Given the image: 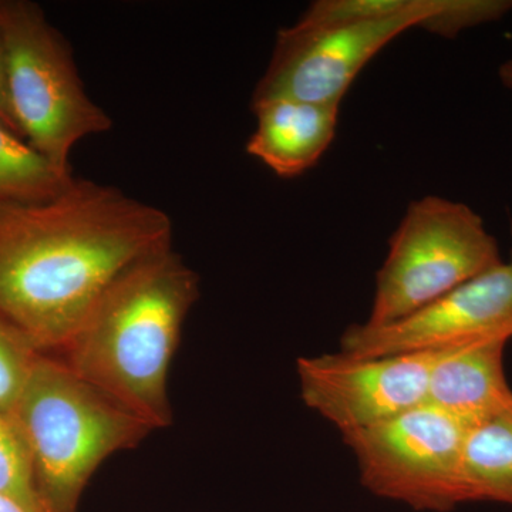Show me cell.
Here are the masks:
<instances>
[{
    "mask_svg": "<svg viewBox=\"0 0 512 512\" xmlns=\"http://www.w3.org/2000/svg\"><path fill=\"white\" fill-rule=\"evenodd\" d=\"M171 242L167 212L83 178L53 200L0 204V318L37 352H62L111 282Z\"/></svg>",
    "mask_w": 512,
    "mask_h": 512,
    "instance_id": "cell-1",
    "label": "cell"
},
{
    "mask_svg": "<svg viewBox=\"0 0 512 512\" xmlns=\"http://www.w3.org/2000/svg\"><path fill=\"white\" fill-rule=\"evenodd\" d=\"M198 293L197 274L173 248L144 256L103 292L63 362L151 430L170 426L168 372Z\"/></svg>",
    "mask_w": 512,
    "mask_h": 512,
    "instance_id": "cell-2",
    "label": "cell"
},
{
    "mask_svg": "<svg viewBox=\"0 0 512 512\" xmlns=\"http://www.w3.org/2000/svg\"><path fill=\"white\" fill-rule=\"evenodd\" d=\"M46 512H74L106 458L151 429L84 382L63 360L39 355L12 410Z\"/></svg>",
    "mask_w": 512,
    "mask_h": 512,
    "instance_id": "cell-3",
    "label": "cell"
},
{
    "mask_svg": "<svg viewBox=\"0 0 512 512\" xmlns=\"http://www.w3.org/2000/svg\"><path fill=\"white\" fill-rule=\"evenodd\" d=\"M0 36L13 116L23 138L64 173L86 137L113 120L84 89L72 47L29 0H0Z\"/></svg>",
    "mask_w": 512,
    "mask_h": 512,
    "instance_id": "cell-4",
    "label": "cell"
},
{
    "mask_svg": "<svg viewBox=\"0 0 512 512\" xmlns=\"http://www.w3.org/2000/svg\"><path fill=\"white\" fill-rule=\"evenodd\" d=\"M501 261L497 239L468 205L436 195L413 201L390 238L365 323L410 318Z\"/></svg>",
    "mask_w": 512,
    "mask_h": 512,
    "instance_id": "cell-5",
    "label": "cell"
},
{
    "mask_svg": "<svg viewBox=\"0 0 512 512\" xmlns=\"http://www.w3.org/2000/svg\"><path fill=\"white\" fill-rule=\"evenodd\" d=\"M461 0H417L394 18L279 30L264 76L251 103L292 99L340 104L367 63L393 39L412 28L439 36L460 15Z\"/></svg>",
    "mask_w": 512,
    "mask_h": 512,
    "instance_id": "cell-6",
    "label": "cell"
},
{
    "mask_svg": "<svg viewBox=\"0 0 512 512\" xmlns=\"http://www.w3.org/2000/svg\"><path fill=\"white\" fill-rule=\"evenodd\" d=\"M473 424L424 403L392 420L340 436L370 493L416 511L448 512L466 503L461 461Z\"/></svg>",
    "mask_w": 512,
    "mask_h": 512,
    "instance_id": "cell-7",
    "label": "cell"
},
{
    "mask_svg": "<svg viewBox=\"0 0 512 512\" xmlns=\"http://www.w3.org/2000/svg\"><path fill=\"white\" fill-rule=\"evenodd\" d=\"M443 349L299 357L296 373L303 403L340 434L392 420L427 403L431 372Z\"/></svg>",
    "mask_w": 512,
    "mask_h": 512,
    "instance_id": "cell-8",
    "label": "cell"
},
{
    "mask_svg": "<svg viewBox=\"0 0 512 512\" xmlns=\"http://www.w3.org/2000/svg\"><path fill=\"white\" fill-rule=\"evenodd\" d=\"M494 338L512 340V251L508 261L503 259L410 318L379 328L350 325L340 338V352L387 356Z\"/></svg>",
    "mask_w": 512,
    "mask_h": 512,
    "instance_id": "cell-9",
    "label": "cell"
},
{
    "mask_svg": "<svg viewBox=\"0 0 512 512\" xmlns=\"http://www.w3.org/2000/svg\"><path fill=\"white\" fill-rule=\"evenodd\" d=\"M507 345V339L494 338L446 346L431 372L427 403L471 423L511 416Z\"/></svg>",
    "mask_w": 512,
    "mask_h": 512,
    "instance_id": "cell-10",
    "label": "cell"
},
{
    "mask_svg": "<svg viewBox=\"0 0 512 512\" xmlns=\"http://www.w3.org/2000/svg\"><path fill=\"white\" fill-rule=\"evenodd\" d=\"M256 117L249 137V156L258 158L276 175L295 178L318 163L332 144L340 104L272 99L251 103Z\"/></svg>",
    "mask_w": 512,
    "mask_h": 512,
    "instance_id": "cell-11",
    "label": "cell"
},
{
    "mask_svg": "<svg viewBox=\"0 0 512 512\" xmlns=\"http://www.w3.org/2000/svg\"><path fill=\"white\" fill-rule=\"evenodd\" d=\"M466 503L491 501L512 507V414L474 423L461 461Z\"/></svg>",
    "mask_w": 512,
    "mask_h": 512,
    "instance_id": "cell-12",
    "label": "cell"
},
{
    "mask_svg": "<svg viewBox=\"0 0 512 512\" xmlns=\"http://www.w3.org/2000/svg\"><path fill=\"white\" fill-rule=\"evenodd\" d=\"M0 121V204L53 200L74 181Z\"/></svg>",
    "mask_w": 512,
    "mask_h": 512,
    "instance_id": "cell-13",
    "label": "cell"
},
{
    "mask_svg": "<svg viewBox=\"0 0 512 512\" xmlns=\"http://www.w3.org/2000/svg\"><path fill=\"white\" fill-rule=\"evenodd\" d=\"M0 494L30 512H46L37 493L32 460L12 414L0 413Z\"/></svg>",
    "mask_w": 512,
    "mask_h": 512,
    "instance_id": "cell-14",
    "label": "cell"
},
{
    "mask_svg": "<svg viewBox=\"0 0 512 512\" xmlns=\"http://www.w3.org/2000/svg\"><path fill=\"white\" fill-rule=\"evenodd\" d=\"M39 355L22 333L0 318V413H12Z\"/></svg>",
    "mask_w": 512,
    "mask_h": 512,
    "instance_id": "cell-15",
    "label": "cell"
},
{
    "mask_svg": "<svg viewBox=\"0 0 512 512\" xmlns=\"http://www.w3.org/2000/svg\"><path fill=\"white\" fill-rule=\"evenodd\" d=\"M0 121H3L10 130L15 131L16 134L23 137L22 133H20L18 123H16L15 116H13L12 107H10L2 36H0Z\"/></svg>",
    "mask_w": 512,
    "mask_h": 512,
    "instance_id": "cell-16",
    "label": "cell"
},
{
    "mask_svg": "<svg viewBox=\"0 0 512 512\" xmlns=\"http://www.w3.org/2000/svg\"><path fill=\"white\" fill-rule=\"evenodd\" d=\"M0 512H30L28 508L23 507L18 501L0 494Z\"/></svg>",
    "mask_w": 512,
    "mask_h": 512,
    "instance_id": "cell-17",
    "label": "cell"
},
{
    "mask_svg": "<svg viewBox=\"0 0 512 512\" xmlns=\"http://www.w3.org/2000/svg\"><path fill=\"white\" fill-rule=\"evenodd\" d=\"M498 77H500L504 87L512 90V60L501 64L500 70H498Z\"/></svg>",
    "mask_w": 512,
    "mask_h": 512,
    "instance_id": "cell-18",
    "label": "cell"
}]
</instances>
